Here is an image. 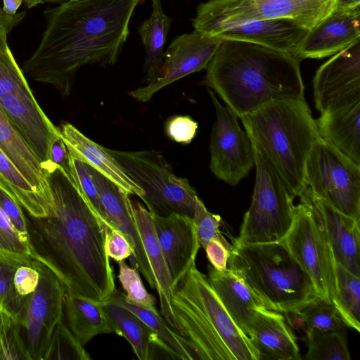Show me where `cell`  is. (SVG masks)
Wrapping results in <instances>:
<instances>
[{
  "label": "cell",
  "instance_id": "6da1fadb",
  "mask_svg": "<svg viewBox=\"0 0 360 360\" xmlns=\"http://www.w3.org/2000/svg\"><path fill=\"white\" fill-rule=\"evenodd\" d=\"M43 169L54 209L45 217L25 214L32 257L50 269L65 289L105 303L115 291L105 250L109 228L61 167L49 161Z\"/></svg>",
  "mask_w": 360,
  "mask_h": 360
},
{
  "label": "cell",
  "instance_id": "7a4b0ae2",
  "mask_svg": "<svg viewBox=\"0 0 360 360\" xmlns=\"http://www.w3.org/2000/svg\"><path fill=\"white\" fill-rule=\"evenodd\" d=\"M141 0H65L44 11L46 28L22 65L31 79L51 84L63 96L72 91L84 65L115 64Z\"/></svg>",
  "mask_w": 360,
  "mask_h": 360
},
{
  "label": "cell",
  "instance_id": "3957f363",
  "mask_svg": "<svg viewBox=\"0 0 360 360\" xmlns=\"http://www.w3.org/2000/svg\"><path fill=\"white\" fill-rule=\"evenodd\" d=\"M300 62L262 45L222 40L206 68L204 84L240 118L274 101L304 100Z\"/></svg>",
  "mask_w": 360,
  "mask_h": 360
},
{
  "label": "cell",
  "instance_id": "277c9868",
  "mask_svg": "<svg viewBox=\"0 0 360 360\" xmlns=\"http://www.w3.org/2000/svg\"><path fill=\"white\" fill-rule=\"evenodd\" d=\"M171 306L178 333L199 359L258 360L249 338L233 322L195 263L174 286Z\"/></svg>",
  "mask_w": 360,
  "mask_h": 360
},
{
  "label": "cell",
  "instance_id": "5b68a950",
  "mask_svg": "<svg viewBox=\"0 0 360 360\" xmlns=\"http://www.w3.org/2000/svg\"><path fill=\"white\" fill-rule=\"evenodd\" d=\"M240 120L253 146L269 162L295 198L307 187L305 164L319 138L316 124L305 99L266 103Z\"/></svg>",
  "mask_w": 360,
  "mask_h": 360
},
{
  "label": "cell",
  "instance_id": "8992f818",
  "mask_svg": "<svg viewBox=\"0 0 360 360\" xmlns=\"http://www.w3.org/2000/svg\"><path fill=\"white\" fill-rule=\"evenodd\" d=\"M228 264L269 309L292 314L318 296L310 277L281 240L243 243L235 238Z\"/></svg>",
  "mask_w": 360,
  "mask_h": 360
},
{
  "label": "cell",
  "instance_id": "52a82bcc",
  "mask_svg": "<svg viewBox=\"0 0 360 360\" xmlns=\"http://www.w3.org/2000/svg\"><path fill=\"white\" fill-rule=\"evenodd\" d=\"M336 0H210L200 4L193 26L207 36L246 21L294 20L310 30L335 8Z\"/></svg>",
  "mask_w": 360,
  "mask_h": 360
},
{
  "label": "cell",
  "instance_id": "ba28073f",
  "mask_svg": "<svg viewBox=\"0 0 360 360\" xmlns=\"http://www.w3.org/2000/svg\"><path fill=\"white\" fill-rule=\"evenodd\" d=\"M108 150L143 191L141 199L153 214L179 213L193 218L197 193L187 179L174 174L160 152Z\"/></svg>",
  "mask_w": 360,
  "mask_h": 360
},
{
  "label": "cell",
  "instance_id": "9c48e42d",
  "mask_svg": "<svg viewBox=\"0 0 360 360\" xmlns=\"http://www.w3.org/2000/svg\"><path fill=\"white\" fill-rule=\"evenodd\" d=\"M255 150L254 192L236 240L243 243L281 241L293 222L295 197L266 158Z\"/></svg>",
  "mask_w": 360,
  "mask_h": 360
},
{
  "label": "cell",
  "instance_id": "30bf717a",
  "mask_svg": "<svg viewBox=\"0 0 360 360\" xmlns=\"http://www.w3.org/2000/svg\"><path fill=\"white\" fill-rule=\"evenodd\" d=\"M304 184L316 197L360 221V165L319 137L306 161Z\"/></svg>",
  "mask_w": 360,
  "mask_h": 360
},
{
  "label": "cell",
  "instance_id": "8fae6325",
  "mask_svg": "<svg viewBox=\"0 0 360 360\" xmlns=\"http://www.w3.org/2000/svg\"><path fill=\"white\" fill-rule=\"evenodd\" d=\"M310 277L317 295L333 303L336 262L326 233L311 210L300 202L292 226L281 240Z\"/></svg>",
  "mask_w": 360,
  "mask_h": 360
},
{
  "label": "cell",
  "instance_id": "7c38bea8",
  "mask_svg": "<svg viewBox=\"0 0 360 360\" xmlns=\"http://www.w3.org/2000/svg\"><path fill=\"white\" fill-rule=\"evenodd\" d=\"M32 266L39 273V283L16 318L27 360H42L55 327L63 319L65 288L44 264L33 259Z\"/></svg>",
  "mask_w": 360,
  "mask_h": 360
},
{
  "label": "cell",
  "instance_id": "4fadbf2b",
  "mask_svg": "<svg viewBox=\"0 0 360 360\" xmlns=\"http://www.w3.org/2000/svg\"><path fill=\"white\" fill-rule=\"evenodd\" d=\"M207 91L216 113L210 135V168L217 179L236 186L255 166V150L236 114L226 105L221 104L210 88Z\"/></svg>",
  "mask_w": 360,
  "mask_h": 360
},
{
  "label": "cell",
  "instance_id": "5bb4252c",
  "mask_svg": "<svg viewBox=\"0 0 360 360\" xmlns=\"http://www.w3.org/2000/svg\"><path fill=\"white\" fill-rule=\"evenodd\" d=\"M222 39L197 30L175 37L163 54L158 77L143 87L131 91L133 98L147 102L165 86L206 68Z\"/></svg>",
  "mask_w": 360,
  "mask_h": 360
},
{
  "label": "cell",
  "instance_id": "9a60e30c",
  "mask_svg": "<svg viewBox=\"0 0 360 360\" xmlns=\"http://www.w3.org/2000/svg\"><path fill=\"white\" fill-rule=\"evenodd\" d=\"M313 88L321 113L360 101V38L319 67Z\"/></svg>",
  "mask_w": 360,
  "mask_h": 360
},
{
  "label": "cell",
  "instance_id": "2e32d148",
  "mask_svg": "<svg viewBox=\"0 0 360 360\" xmlns=\"http://www.w3.org/2000/svg\"><path fill=\"white\" fill-rule=\"evenodd\" d=\"M85 165L98 191L109 229L119 231L127 238L134 250L133 265L139 270L150 288H155L154 276L134 219L129 194L90 165L86 163Z\"/></svg>",
  "mask_w": 360,
  "mask_h": 360
},
{
  "label": "cell",
  "instance_id": "e0dca14e",
  "mask_svg": "<svg viewBox=\"0 0 360 360\" xmlns=\"http://www.w3.org/2000/svg\"><path fill=\"white\" fill-rule=\"evenodd\" d=\"M322 226L335 262L360 277V221L316 197L307 187L298 196Z\"/></svg>",
  "mask_w": 360,
  "mask_h": 360
},
{
  "label": "cell",
  "instance_id": "ac0fdd59",
  "mask_svg": "<svg viewBox=\"0 0 360 360\" xmlns=\"http://www.w3.org/2000/svg\"><path fill=\"white\" fill-rule=\"evenodd\" d=\"M153 217L157 236L174 288L195 263L200 247L193 219L179 213L167 216L153 214Z\"/></svg>",
  "mask_w": 360,
  "mask_h": 360
},
{
  "label": "cell",
  "instance_id": "d6986e66",
  "mask_svg": "<svg viewBox=\"0 0 360 360\" xmlns=\"http://www.w3.org/2000/svg\"><path fill=\"white\" fill-rule=\"evenodd\" d=\"M360 38V6L335 10L309 30L295 56L322 58L334 55Z\"/></svg>",
  "mask_w": 360,
  "mask_h": 360
},
{
  "label": "cell",
  "instance_id": "ffe728a7",
  "mask_svg": "<svg viewBox=\"0 0 360 360\" xmlns=\"http://www.w3.org/2000/svg\"><path fill=\"white\" fill-rule=\"evenodd\" d=\"M309 29L288 18L250 20L228 27L214 37L254 43L295 56Z\"/></svg>",
  "mask_w": 360,
  "mask_h": 360
},
{
  "label": "cell",
  "instance_id": "44dd1931",
  "mask_svg": "<svg viewBox=\"0 0 360 360\" xmlns=\"http://www.w3.org/2000/svg\"><path fill=\"white\" fill-rule=\"evenodd\" d=\"M247 336L256 349L258 360H300L296 337L281 313L263 309L257 312Z\"/></svg>",
  "mask_w": 360,
  "mask_h": 360
},
{
  "label": "cell",
  "instance_id": "7402d4cb",
  "mask_svg": "<svg viewBox=\"0 0 360 360\" xmlns=\"http://www.w3.org/2000/svg\"><path fill=\"white\" fill-rule=\"evenodd\" d=\"M131 203L134 219L154 276L162 314L167 323L178 331L171 306L173 282L157 236L153 214L141 202L131 200Z\"/></svg>",
  "mask_w": 360,
  "mask_h": 360
},
{
  "label": "cell",
  "instance_id": "603a6c76",
  "mask_svg": "<svg viewBox=\"0 0 360 360\" xmlns=\"http://www.w3.org/2000/svg\"><path fill=\"white\" fill-rule=\"evenodd\" d=\"M59 129L72 157L90 165L129 195L143 196V191L125 173L108 148L91 141L70 123H63Z\"/></svg>",
  "mask_w": 360,
  "mask_h": 360
},
{
  "label": "cell",
  "instance_id": "cb8c5ba5",
  "mask_svg": "<svg viewBox=\"0 0 360 360\" xmlns=\"http://www.w3.org/2000/svg\"><path fill=\"white\" fill-rule=\"evenodd\" d=\"M207 278L233 322L247 335L257 312L266 308L264 302L229 268L219 271L209 266Z\"/></svg>",
  "mask_w": 360,
  "mask_h": 360
},
{
  "label": "cell",
  "instance_id": "d4e9b609",
  "mask_svg": "<svg viewBox=\"0 0 360 360\" xmlns=\"http://www.w3.org/2000/svg\"><path fill=\"white\" fill-rule=\"evenodd\" d=\"M321 114L319 137L360 165V101Z\"/></svg>",
  "mask_w": 360,
  "mask_h": 360
},
{
  "label": "cell",
  "instance_id": "484cf974",
  "mask_svg": "<svg viewBox=\"0 0 360 360\" xmlns=\"http://www.w3.org/2000/svg\"><path fill=\"white\" fill-rule=\"evenodd\" d=\"M0 149L37 193L54 208L53 198L45 171L1 107Z\"/></svg>",
  "mask_w": 360,
  "mask_h": 360
},
{
  "label": "cell",
  "instance_id": "4316f807",
  "mask_svg": "<svg viewBox=\"0 0 360 360\" xmlns=\"http://www.w3.org/2000/svg\"><path fill=\"white\" fill-rule=\"evenodd\" d=\"M63 318L67 326L83 346L98 335L115 333L103 303L68 289L63 297Z\"/></svg>",
  "mask_w": 360,
  "mask_h": 360
},
{
  "label": "cell",
  "instance_id": "83f0119b",
  "mask_svg": "<svg viewBox=\"0 0 360 360\" xmlns=\"http://www.w3.org/2000/svg\"><path fill=\"white\" fill-rule=\"evenodd\" d=\"M152 13L138 29L146 52L144 70L146 81L150 84L159 76L163 49L172 24V18L163 11L161 0H151Z\"/></svg>",
  "mask_w": 360,
  "mask_h": 360
},
{
  "label": "cell",
  "instance_id": "f1b7e54d",
  "mask_svg": "<svg viewBox=\"0 0 360 360\" xmlns=\"http://www.w3.org/2000/svg\"><path fill=\"white\" fill-rule=\"evenodd\" d=\"M115 330L131 345L139 360H149L150 347L157 335L136 315L110 298L103 303Z\"/></svg>",
  "mask_w": 360,
  "mask_h": 360
},
{
  "label": "cell",
  "instance_id": "f546056e",
  "mask_svg": "<svg viewBox=\"0 0 360 360\" xmlns=\"http://www.w3.org/2000/svg\"><path fill=\"white\" fill-rule=\"evenodd\" d=\"M0 184L14 198L26 214L33 217L51 215L53 208L32 186L0 149Z\"/></svg>",
  "mask_w": 360,
  "mask_h": 360
},
{
  "label": "cell",
  "instance_id": "4dcf8cb0",
  "mask_svg": "<svg viewBox=\"0 0 360 360\" xmlns=\"http://www.w3.org/2000/svg\"><path fill=\"white\" fill-rule=\"evenodd\" d=\"M115 302L123 306L136 315L160 339L176 352L183 360L199 359L198 356L188 340L174 332L172 327L160 316L148 309L130 303L125 300L124 294L116 290L111 297Z\"/></svg>",
  "mask_w": 360,
  "mask_h": 360
},
{
  "label": "cell",
  "instance_id": "1f68e13d",
  "mask_svg": "<svg viewBox=\"0 0 360 360\" xmlns=\"http://www.w3.org/2000/svg\"><path fill=\"white\" fill-rule=\"evenodd\" d=\"M336 294L333 304L347 327L360 330V277L336 262Z\"/></svg>",
  "mask_w": 360,
  "mask_h": 360
},
{
  "label": "cell",
  "instance_id": "d6a6232c",
  "mask_svg": "<svg viewBox=\"0 0 360 360\" xmlns=\"http://www.w3.org/2000/svg\"><path fill=\"white\" fill-rule=\"evenodd\" d=\"M307 360H350L345 330L309 331L305 333Z\"/></svg>",
  "mask_w": 360,
  "mask_h": 360
},
{
  "label": "cell",
  "instance_id": "836d02e7",
  "mask_svg": "<svg viewBox=\"0 0 360 360\" xmlns=\"http://www.w3.org/2000/svg\"><path fill=\"white\" fill-rule=\"evenodd\" d=\"M292 314L301 321L305 333L345 330L347 327L335 306L319 296Z\"/></svg>",
  "mask_w": 360,
  "mask_h": 360
},
{
  "label": "cell",
  "instance_id": "e575fe53",
  "mask_svg": "<svg viewBox=\"0 0 360 360\" xmlns=\"http://www.w3.org/2000/svg\"><path fill=\"white\" fill-rule=\"evenodd\" d=\"M32 260L29 246L20 239L0 207V262L15 266H32Z\"/></svg>",
  "mask_w": 360,
  "mask_h": 360
},
{
  "label": "cell",
  "instance_id": "d590c367",
  "mask_svg": "<svg viewBox=\"0 0 360 360\" xmlns=\"http://www.w3.org/2000/svg\"><path fill=\"white\" fill-rule=\"evenodd\" d=\"M69 328L60 320L55 327L42 360H89L84 349Z\"/></svg>",
  "mask_w": 360,
  "mask_h": 360
},
{
  "label": "cell",
  "instance_id": "8d00e7d4",
  "mask_svg": "<svg viewBox=\"0 0 360 360\" xmlns=\"http://www.w3.org/2000/svg\"><path fill=\"white\" fill-rule=\"evenodd\" d=\"M27 360L22 345L17 318L6 310H0V360Z\"/></svg>",
  "mask_w": 360,
  "mask_h": 360
},
{
  "label": "cell",
  "instance_id": "74e56055",
  "mask_svg": "<svg viewBox=\"0 0 360 360\" xmlns=\"http://www.w3.org/2000/svg\"><path fill=\"white\" fill-rule=\"evenodd\" d=\"M118 278L126 292L124 297L127 302L158 313L155 307V299L146 290L136 269L129 267L124 260L118 262Z\"/></svg>",
  "mask_w": 360,
  "mask_h": 360
},
{
  "label": "cell",
  "instance_id": "f35d334b",
  "mask_svg": "<svg viewBox=\"0 0 360 360\" xmlns=\"http://www.w3.org/2000/svg\"><path fill=\"white\" fill-rule=\"evenodd\" d=\"M193 219L200 247L205 248L210 241L219 240L231 252L233 245L226 240L219 231L221 217L210 212L198 196L195 200Z\"/></svg>",
  "mask_w": 360,
  "mask_h": 360
},
{
  "label": "cell",
  "instance_id": "ab89813d",
  "mask_svg": "<svg viewBox=\"0 0 360 360\" xmlns=\"http://www.w3.org/2000/svg\"><path fill=\"white\" fill-rule=\"evenodd\" d=\"M69 167L70 176L86 198L101 221L109 228L98 191L86 170L85 163L75 158L69 153Z\"/></svg>",
  "mask_w": 360,
  "mask_h": 360
},
{
  "label": "cell",
  "instance_id": "60d3db41",
  "mask_svg": "<svg viewBox=\"0 0 360 360\" xmlns=\"http://www.w3.org/2000/svg\"><path fill=\"white\" fill-rule=\"evenodd\" d=\"M18 266L0 262V310H6L17 316L26 297L20 295L15 289L13 276Z\"/></svg>",
  "mask_w": 360,
  "mask_h": 360
},
{
  "label": "cell",
  "instance_id": "b9f144b4",
  "mask_svg": "<svg viewBox=\"0 0 360 360\" xmlns=\"http://www.w3.org/2000/svg\"><path fill=\"white\" fill-rule=\"evenodd\" d=\"M0 207L8 216L20 239L30 248L25 214L20 205L1 184Z\"/></svg>",
  "mask_w": 360,
  "mask_h": 360
},
{
  "label": "cell",
  "instance_id": "7bdbcfd3",
  "mask_svg": "<svg viewBox=\"0 0 360 360\" xmlns=\"http://www.w3.org/2000/svg\"><path fill=\"white\" fill-rule=\"evenodd\" d=\"M198 127V122L189 116H175L167 121L166 133L173 141L188 144L194 139Z\"/></svg>",
  "mask_w": 360,
  "mask_h": 360
},
{
  "label": "cell",
  "instance_id": "ee69618b",
  "mask_svg": "<svg viewBox=\"0 0 360 360\" xmlns=\"http://www.w3.org/2000/svg\"><path fill=\"white\" fill-rule=\"evenodd\" d=\"M105 250L108 257L117 262L127 259L134 252L127 238L115 229H108L106 233Z\"/></svg>",
  "mask_w": 360,
  "mask_h": 360
},
{
  "label": "cell",
  "instance_id": "f6af8a7d",
  "mask_svg": "<svg viewBox=\"0 0 360 360\" xmlns=\"http://www.w3.org/2000/svg\"><path fill=\"white\" fill-rule=\"evenodd\" d=\"M39 279V273L32 266H18L14 274L13 284L15 290L21 296H27L34 292Z\"/></svg>",
  "mask_w": 360,
  "mask_h": 360
},
{
  "label": "cell",
  "instance_id": "bcb514c9",
  "mask_svg": "<svg viewBox=\"0 0 360 360\" xmlns=\"http://www.w3.org/2000/svg\"><path fill=\"white\" fill-rule=\"evenodd\" d=\"M204 249L208 261L214 269L222 271L227 269L231 250L223 243L212 240Z\"/></svg>",
  "mask_w": 360,
  "mask_h": 360
},
{
  "label": "cell",
  "instance_id": "7dc6e473",
  "mask_svg": "<svg viewBox=\"0 0 360 360\" xmlns=\"http://www.w3.org/2000/svg\"><path fill=\"white\" fill-rule=\"evenodd\" d=\"M25 15V13H18L9 16L0 6V51L6 52L10 49L7 42L8 34L22 20Z\"/></svg>",
  "mask_w": 360,
  "mask_h": 360
},
{
  "label": "cell",
  "instance_id": "c3c4849f",
  "mask_svg": "<svg viewBox=\"0 0 360 360\" xmlns=\"http://www.w3.org/2000/svg\"><path fill=\"white\" fill-rule=\"evenodd\" d=\"M51 161L61 167L69 175V153L62 136L57 137L51 149Z\"/></svg>",
  "mask_w": 360,
  "mask_h": 360
},
{
  "label": "cell",
  "instance_id": "681fc988",
  "mask_svg": "<svg viewBox=\"0 0 360 360\" xmlns=\"http://www.w3.org/2000/svg\"><path fill=\"white\" fill-rule=\"evenodd\" d=\"M23 1L24 0H3L2 8L6 14L13 16L17 14V11Z\"/></svg>",
  "mask_w": 360,
  "mask_h": 360
},
{
  "label": "cell",
  "instance_id": "f907efd6",
  "mask_svg": "<svg viewBox=\"0 0 360 360\" xmlns=\"http://www.w3.org/2000/svg\"><path fill=\"white\" fill-rule=\"evenodd\" d=\"M360 6V0H336L335 10H349Z\"/></svg>",
  "mask_w": 360,
  "mask_h": 360
},
{
  "label": "cell",
  "instance_id": "816d5d0a",
  "mask_svg": "<svg viewBox=\"0 0 360 360\" xmlns=\"http://www.w3.org/2000/svg\"><path fill=\"white\" fill-rule=\"evenodd\" d=\"M23 2L28 8H32L41 4L53 2V0H24Z\"/></svg>",
  "mask_w": 360,
  "mask_h": 360
},
{
  "label": "cell",
  "instance_id": "f5cc1de1",
  "mask_svg": "<svg viewBox=\"0 0 360 360\" xmlns=\"http://www.w3.org/2000/svg\"><path fill=\"white\" fill-rule=\"evenodd\" d=\"M64 1H65V0H53V2L58 4V3H60V2Z\"/></svg>",
  "mask_w": 360,
  "mask_h": 360
}]
</instances>
